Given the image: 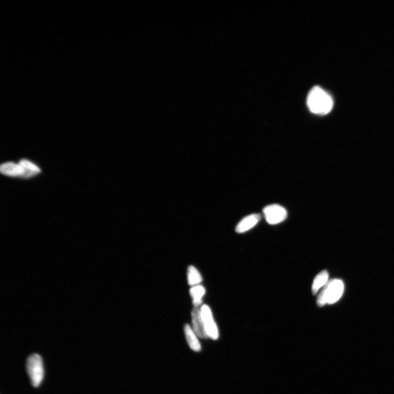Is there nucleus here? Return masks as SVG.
<instances>
[{
    "label": "nucleus",
    "instance_id": "obj_5",
    "mask_svg": "<svg viewBox=\"0 0 394 394\" xmlns=\"http://www.w3.org/2000/svg\"><path fill=\"white\" fill-rule=\"evenodd\" d=\"M200 309L208 338L216 340L219 336L218 330L211 309L209 306L204 304L201 306Z\"/></svg>",
    "mask_w": 394,
    "mask_h": 394
},
{
    "label": "nucleus",
    "instance_id": "obj_1",
    "mask_svg": "<svg viewBox=\"0 0 394 394\" xmlns=\"http://www.w3.org/2000/svg\"><path fill=\"white\" fill-rule=\"evenodd\" d=\"M331 97L321 87L315 86L309 93L307 105L309 110L314 114L325 115L329 113L333 107Z\"/></svg>",
    "mask_w": 394,
    "mask_h": 394
},
{
    "label": "nucleus",
    "instance_id": "obj_3",
    "mask_svg": "<svg viewBox=\"0 0 394 394\" xmlns=\"http://www.w3.org/2000/svg\"><path fill=\"white\" fill-rule=\"evenodd\" d=\"M26 370L33 387H39L43 379V360L40 355L33 354L27 358Z\"/></svg>",
    "mask_w": 394,
    "mask_h": 394
},
{
    "label": "nucleus",
    "instance_id": "obj_11",
    "mask_svg": "<svg viewBox=\"0 0 394 394\" xmlns=\"http://www.w3.org/2000/svg\"><path fill=\"white\" fill-rule=\"evenodd\" d=\"M190 293L192 298H193V303L195 307H199L202 303V297L205 294V288L198 285L192 287L190 290Z\"/></svg>",
    "mask_w": 394,
    "mask_h": 394
},
{
    "label": "nucleus",
    "instance_id": "obj_8",
    "mask_svg": "<svg viewBox=\"0 0 394 394\" xmlns=\"http://www.w3.org/2000/svg\"><path fill=\"white\" fill-rule=\"evenodd\" d=\"M261 216L258 213H254L245 217L241 220L236 228L235 231L238 233H243L249 231L255 227L261 220Z\"/></svg>",
    "mask_w": 394,
    "mask_h": 394
},
{
    "label": "nucleus",
    "instance_id": "obj_7",
    "mask_svg": "<svg viewBox=\"0 0 394 394\" xmlns=\"http://www.w3.org/2000/svg\"><path fill=\"white\" fill-rule=\"evenodd\" d=\"M27 170L20 164L13 162H7L2 164L0 167L1 173L6 176L24 178Z\"/></svg>",
    "mask_w": 394,
    "mask_h": 394
},
{
    "label": "nucleus",
    "instance_id": "obj_9",
    "mask_svg": "<svg viewBox=\"0 0 394 394\" xmlns=\"http://www.w3.org/2000/svg\"><path fill=\"white\" fill-rule=\"evenodd\" d=\"M185 335L190 348L196 352L201 350V345L198 340V336L189 324H186L184 327Z\"/></svg>",
    "mask_w": 394,
    "mask_h": 394
},
{
    "label": "nucleus",
    "instance_id": "obj_12",
    "mask_svg": "<svg viewBox=\"0 0 394 394\" xmlns=\"http://www.w3.org/2000/svg\"><path fill=\"white\" fill-rule=\"evenodd\" d=\"M188 281L190 286H198L202 281L200 273L194 266H190L188 269Z\"/></svg>",
    "mask_w": 394,
    "mask_h": 394
},
{
    "label": "nucleus",
    "instance_id": "obj_6",
    "mask_svg": "<svg viewBox=\"0 0 394 394\" xmlns=\"http://www.w3.org/2000/svg\"><path fill=\"white\" fill-rule=\"evenodd\" d=\"M193 328L197 336L202 339L208 338L200 308L194 307L191 312Z\"/></svg>",
    "mask_w": 394,
    "mask_h": 394
},
{
    "label": "nucleus",
    "instance_id": "obj_13",
    "mask_svg": "<svg viewBox=\"0 0 394 394\" xmlns=\"http://www.w3.org/2000/svg\"><path fill=\"white\" fill-rule=\"evenodd\" d=\"M19 164L24 168L29 170V171L37 173V174L41 172V169L38 168L34 163L26 160H22L20 161Z\"/></svg>",
    "mask_w": 394,
    "mask_h": 394
},
{
    "label": "nucleus",
    "instance_id": "obj_2",
    "mask_svg": "<svg viewBox=\"0 0 394 394\" xmlns=\"http://www.w3.org/2000/svg\"><path fill=\"white\" fill-rule=\"evenodd\" d=\"M344 292V284L340 279H333L328 281L326 286L317 296V305L321 307L326 304L336 303L341 298Z\"/></svg>",
    "mask_w": 394,
    "mask_h": 394
},
{
    "label": "nucleus",
    "instance_id": "obj_10",
    "mask_svg": "<svg viewBox=\"0 0 394 394\" xmlns=\"http://www.w3.org/2000/svg\"><path fill=\"white\" fill-rule=\"evenodd\" d=\"M328 272L324 270L315 277L311 287V292L313 295H316L321 288L326 286L328 282Z\"/></svg>",
    "mask_w": 394,
    "mask_h": 394
},
{
    "label": "nucleus",
    "instance_id": "obj_4",
    "mask_svg": "<svg viewBox=\"0 0 394 394\" xmlns=\"http://www.w3.org/2000/svg\"><path fill=\"white\" fill-rule=\"evenodd\" d=\"M264 213L266 221L272 225L283 222L288 216L286 209L278 204L266 206L264 209Z\"/></svg>",
    "mask_w": 394,
    "mask_h": 394
}]
</instances>
